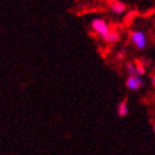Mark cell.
Instances as JSON below:
<instances>
[{
    "instance_id": "obj_1",
    "label": "cell",
    "mask_w": 155,
    "mask_h": 155,
    "mask_svg": "<svg viewBox=\"0 0 155 155\" xmlns=\"http://www.w3.org/2000/svg\"><path fill=\"white\" fill-rule=\"evenodd\" d=\"M130 42L137 49H145V47L148 45L146 35L144 32H141V30H134V32H131L130 33Z\"/></svg>"
},
{
    "instance_id": "obj_2",
    "label": "cell",
    "mask_w": 155,
    "mask_h": 155,
    "mask_svg": "<svg viewBox=\"0 0 155 155\" xmlns=\"http://www.w3.org/2000/svg\"><path fill=\"white\" fill-rule=\"evenodd\" d=\"M91 28L97 35H100L101 38H104L106 34H108V32H110V27H108V24L104 19H100V18H96V19H94L91 21Z\"/></svg>"
},
{
    "instance_id": "obj_3",
    "label": "cell",
    "mask_w": 155,
    "mask_h": 155,
    "mask_svg": "<svg viewBox=\"0 0 155 155\" xmlns=\"http://www.w3.org/2000/svg\"><path fill=\"white\" fill-rule=\"evenodd\" d=\"M143 84H144V81L141 78V76H129L127 77V80H126V87L131 91H137V90H140L143 87Z\"/></svg>"
},
{
    "instance_id": "obj_4",
    "label": "cell",
    "mask_w": 155,
    "mask_h": 155,
    "mask_svg": "<svg viewBox=\"0 0 155 155\" xmlns=\"http://www.w3.org/2000/svg\"><path fill=\"white\" fill-rule=\"evenodd\" d=\"M110 10H111V13L119 15V14L125 13V10H126V5L124 4L122 2H115V3L110 4Z\"/></svg>"
},
{
    "instance_id": "obj_5",
    "label": "cell",
    "mask_w": 155,
    "mask_h": 155,
    "mask_svg": "<svg viewBox=\"0 0 155 155\" xmlns=\"http://www.w3.org/2000/svg\"><path fill=\"white\" fill-rule=\"evenodd\" d=\"M129 114V105L126 100H122V101L117 105V115L120 117H125Z\"/></svg>"
},
{
    "instance_id": "obj_6",
    "label": "cell",
    "mask_w": 155,
    "mask_h": 155,
    "mask_svg": "<svg viewBox=\"0 0 155 155\" xmlns=\"http://www.w3.org/2000/svg\"><path fill=\"white\" fill-rule=\"evenodd\" d=\"M102 39L106 41L107 43H116L120 39V34H119V32H116V30H110L108 34H106Z\"/></svg>"
},
{
    "instance_id": "obj_7",
    "label": "cell",
    "mask_w": 155,
    "mask_h": 155,
    "mask_svg": "<svg viewBox=\"0 0 155 155\" xmlns=\"http://www.w3.org/2000/svg\"><path fill=\"white\" fill-rule=\"evenodd\" d=\"M135 66H136V74L137 76H143L145 73V63H141V62L136 61Z\"/></svg>"
},
{
    "instance_id": "obj_8",
    "label": "cell",
    "mask_w": 155,
    "mask_h": 155,
    "mask_svg": "<svg viewBox=\"0 0 155 155\" xmlns=\"http://www.w3.org/2000/svg\"><path fill=\"white\" fill-rule=\"evenodd\" d=\"M125 68H126V72L130 76H135L136 74V66H135V63H127L125 66Z\"/></svg>"
},
{
    "instance_id": "obj_9",
    "label": "cell",
    "mask_w": 155,
    "mask_h": 155,
    "mask_svg": "<svg viewBox=\"0 0 155 155\" xmlns=\"http://www.w3.org/2000/svg\"><path fill=\"white\" fill-rule=\"evenodd\" d=\"M125 56H126V53L124 52V51H121V52H120V53L117 54V58H119V59H122V58L125 57Z\"/></svg>"
},
{
    "instance_id": "obj_10",
    "label": "cell",
    "mask_w": 155,
    "mask_h": 155,
    "mask_svg": "<svg viewBox=\"0 0 155 155\" xmlns=\"http://www.w3.org/2000/svg\"><path fill=\"white\" fill-rule=\"evenodd\" d=\"M151 82H153V86H154V88H155V76L151 78Z\"/></svg>"
},
{
    "instance_id": "obj_11",
    "label": "cell",
    "mask_w": 155,
    "mask_h": 155,
    "mask_svg": "<svg viewBox=\"0 0 155 155\" xmlns=\"http://www.w3.org/2000/svg\"><path fill=\"white\" fill-rule=\"evenodd\" d=\"M107 3H110V4H112V3H115V2H117V0H106Z\"/></svg>"
},
{
    "instance_id": "obj_12",
    "label": "cell",
    "mask_w": 155,
    "mask_h": 155,
    "mask_svg": "<svg viewBox=\"0 0 155 155\" xmlns=\"http://www.w3.org/2000/svg\"><path fill=\"white\" fill-rule=\"evenodd\" d=\"M154 131H155V124H154Z\"/></svg>"
}]
</instances>
